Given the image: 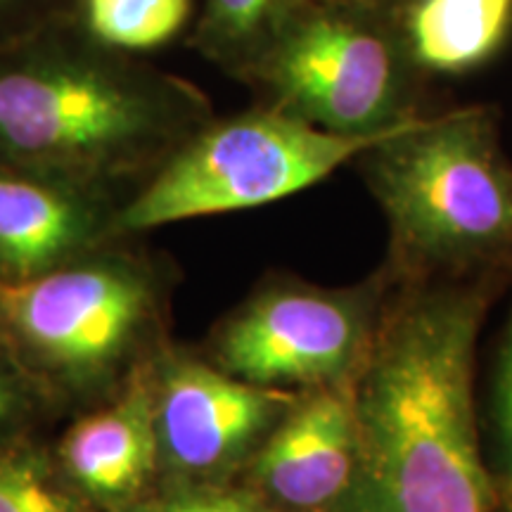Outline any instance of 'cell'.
Wrapping results in <instances>:
<instances>
[{"label": "cell", "instance_id": "277c9868", "mask_svg": "<svg viewBox=\"0 0 512 512\" xmlns=\"http://www.w3.org/2000/svg\"><path fill=\"white\" fill-rule=\"evenodd\" d=\"M408 121L382 133L347 136L268 105L216 121L178 147L121 211L119 226L147 230L285 200L356 162Z\"/></svg>", "mask_w": 512, "mask_h": 512}, {"label": "cell", "instance_id": "5b68a950", "mask_svg": "<svg viewBox=\"0 0 512 512\" xmlns=\"http://www.w3.org/2000/svg\"><path fill=\"white\" fill-rule=\"evenodd\" d=\"M268 107L332 133L368 136L418 117V72L389 12L366 0H311L247 74Z\"/></svg>", "mask_w": 512, "mask_h": 512}, {"label": "cell", "instance_id": "52a82bcc", "mask_svg": "<svg viewBox=\"0 0 512 512\" xmlns=\"http://www.w3.org/2000/svg\"><path fill=\"white\" fill-rule=\"evenodd\" d=\"M145 290L112 266L46 271L0 283V318L48 366L93 375L131 344L147 311Z\"/></svg>", "mask_w": 512, "mask_h": 512}, {"label": "cell", "instance_id": "30bf717a", "mask_svg": "<svg viewBox=\"0 0 512 512\" xmlns=\"http://www.w3.org/2000/svg\"><path fill=\"white\" fill-rule=\"evenodd\" d=\"M387 12L418 76L477 72L512 36V0H399Z\"/></svg>", "mask_w": 512, "mask_h": 512}, {"label": "cell", "instance_id": "d6986e66", "mask_svg": "<svg viewBox=\"0 0 512 512\" xmlns=\"http://www.w3.org/2000/svg\"><path fill=\"white\" fill-rule=\"evenodd\" d=\"M29 0H0V12H10V10H17L22 8V5H27Z\"/></svg>", "mask_w": 512, "mask_h": 512}, {"label": "cell", "instance_id": "6da1fadb", "mask_svg": "<svg viewBox=\"0 0 512 512\" xmlns=\"http://www.w3.org/2000/svg\"><path fill=\"white\" fill-rule=\"evenodd\" d=\"M401 283L354 380L358 465L335 512H494L472 394L491 278Z\"/></svg>", "mask_w": 512, "mask_h": 512}, {"label": "cell", "instance_id": "44dd1931", "mask_svg": "<svg viewBox=\"0 0 512 512\" xmlns=\"http://www.w3.org/2000/svg\"><path fill=\"white\" fill-rule=\"evenodd\" d=\"M366 3H373V0H366Z\"/></svg>", "mask_w": 512, "mask_h": 512}, {"label": "cell", "instance_id": "ba28073f", "mask_svg": "<svg viewBox=\"0 0 512 512\" xmlns=\"http://www.w3.org/2000/svg\"><path fill=\"white\" fill-rule=\"evenodd\" d=\"M299 399L200 361L171 363L155 392L159 456L183 475H219L256 448Z\"/></svg>", "mask_w": 512, "mask_h": 512}, {"label": "cell", "instance_id": "ac0fdd59", "mask_svg": "<svg viewBox=\"0 0 512 512\" xmlns=\"http://www.w3.org/2000/svg\"><path fill=\"white\" fill-rule=\"evenodd\" d=\"M10 408H12V392H10L8 382H5L3 375H0V422L8 418Z\"/></svg>", "mask_w": 512, "mask_h": 512}, {"label": "cell", "instance_id": "9c48e42d", "mask_svg": "<svg viewBox=\"0 0 512 512\" xmlns=\"http://www.w3.org/2000/svg\"><path fill=\"white\" fill-rule=\"evenodd\" d=\"M358 465L354 382L306 389L252 456L268 501L294 512H335Z\"/></svg>", "mask_w": 512, "mask_h": 512}, {"label": "cell", "instance_id": "7c38bea8", "mask_svg": "<svg viewBox=\"0 0 512 512\" xmlns=\"http://www.w3.org/2000/svg\"><path fill=\"white\" fill-rule=\"evenodd\" d=\"M157 456L155 396L143 389H133L117 406L76 422L62 444L67 472L100 501L136 494Z\"/></svg>", "mask_w": 512, "mask_h": 512}, {"label": "cell", "instance_id": "8992f818", "mask_svg": "<svg viewBox=\"0 0 512 512\" xmlns=\"http://www.w3.org/2000/svg\"><path fill=\"white\" fill-rule=\"evenodd\" d=\"M387 275L358 287H268L219 332L226 373L261 387H332L354 382L373 342Z\"/></svg>", "mask_w": 512, "mask_h": 512}, {"label": "cell", "instance_id": "7a4b0ae2", "mask_svg": "<svg viewBox=\"0 0 512 512\" xmlns=\"http://www.w3.org/2000/svg\"><path fill=\"white\" fill-rule=\"evenodd\" d=\"M392 242V280L491 275L512 261V162L491 107L415 117L356 159Z\"/></svg>", "mask_w": 512, "mask_h": 512}, {"label": "cell", "instance_id": "e0dca14e", "mask_svg": "<svg viewBox=\"0 0 512 512\" xmlns=\"http://www.w3.org/2000/svg\"><path fill=\"white\" fill-rule=\"evenodd\" d=\"M131 512H280L271 503L245 491L214 489V486H197L181 494L159 498V501L138 505Z\"/></svg>", "mask_w": 512, "mask_h": 512}, {"label": "cell", "instance_id": "8fae6325", "mask_svg": "<svg viewBox=\"0 0 512 512\" xmlns=\"http://www.w3.org/2000/svg\"><path fill=\"white\" fill-rule=\"evenodd\" d=\"M91 228V204L74 188L0 166V266L15 278L50 271Z\"/></svg>", "mask_w": 512, "mask_h": 512}, {"label": "cell", "instance_id": "9a60e30c", "mask_svg": "<svg viewBox=\"0 0 512 512\" xmlns=\"http://www.w3.org/2000/svg\"><path fill=\"white\" fill-rule=\"evenodd\" d=\"M0 512H76L36 458L0 453Z\"/></svg>", "mask_w": 512, "mask_h": 512}, {"label": "cell", "instance_id": "2e32d148", "mask_svg": "<svg viewBox=\"0 0 512 512\" xmlns=\"http://www.w3.org/2000/svg\"><path fill=\"white\" fill-rule=\"evenodd\" d=\"M491 430L496 441V501L512 512V306L498 344L496 373L491 382Z\"/></svg>", "mask_w": 512, "mask_h": 512}, {"label": "cell", "instance_id": "5bb4252c", "mask_svg": "<svg viewBox=\"0 0 512 512\" xmlns=\"http://www.w3.org/2000/svg\"><path fill=\"white\" fill-rule=\"evenodd\" d=\"M192 0H81L83 34L114 53L166 46L190 22Z\"/></svg>", "mask_w": 512, "mask_h": 512}, {"label": "cell", "instance_id": "ffe728a7", "mask_svg": "<svg viewBox=\"0 0 512 512\" xmlns=\"http://www.w3.org/2000/svg\"><path fill=\"white\" fill-rule=\"evenodd\" d=\"M373 3L380 5V8H384V10H389V8H392V5L399 3V0H373Z\"/></svg>", "mask_w": 512, "mask_h": 512}, {"label": "cell", "instance_id": "3957f363", "mask_svg": "<svg viewBox=\"0 0 512 512\" xmlns=\"http://www.w3.org/2000/svg\"><path fill=\"white\" fill-rule=\"evenodd\" d=\"M114 50L43 36L0 55V157L38 174L95 171L169 131L195 98L145 79Z\"/></svg>", "mask_w": 512, "mask_h": 512}, {"label": "cell", "instance_id": "4fadbf2b", "mask_svg": "<svg viewBox=\"0 0 512 512\" xmlns=\"http://www.w3.org/2000/svg\"><path fill=\"white\" fill-rule=\"evenodd\" d=\"M311 0H204L192 43L207 60L247 76Z\"/></svg>", "mask_w": 512, "mask_h": 512}]
</instances>
